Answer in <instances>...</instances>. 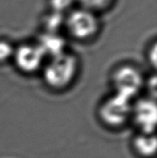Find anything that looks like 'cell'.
<instances>
[{
	"label": "cell",
	"instance_id": "cell-4",
	"mask_svg": "<svg viewBox=\"0 0 157 158\" xmlns=\"http://www.w3.org/2000/svg\"><path fill=\"white\" fill-rule=\"evenodd\" d=\"M131 119L143 134H154L157 121L155 100L151 97L133 103Z\"/></svg>",
	"mask_w": 157,
	"mask_h": 158
},
{
	"label": "cell",
	"instance_id": "cell-12",
	"mask_svg": "<svg viewBox=\"0 0 157 158\" xmlns=\"http://www.w3.org/2000/svg\"><path fill=\"white\" fill-rule=\"evenodd\" d=\"M151 80H149L147 82V88L149 92H151L153 94V98L155 99L156 97V77L153 76L152 78H150Z\"/></svg>",
	"mask_w": 157,
	"mask_h": 158
},
{
	"label": "cell",
	"instance_id": "cell-11",
	"mask_svg": "<svg viewBox=\"0 0 157 158\" xmlns=\"http://www.w3.org/2000/svg\"><path fill=\"white\" fill-rule=\"evenodd\" d=\"M73 0H52V4L56 10H64L69 6Z\"/></svg>",
	"mask_w": 157,
	"mask_h": 158
},
{
	"label": "cell",
	"instance_id": "cell-7",
	"mask_svg": "<svg viewBox=\"0 0 157 158\" xmlns=\"http://www.w3.org/2000/svg\"><path fill=\"white\" fill-rule=\"evenodd\" d=\"M133 147L137 155L141 157H154L156 153V138L155 134L139 133L133 140Z\"/></svg>",
	"mask_w": 157,
	"mask_h": 158
},
{
	"label": "cell",
	"instance_id": "cell-1",
	"mask_svg": "<svg viewBox=\"0 0 157 158\" xmlns=\"http://www.w3.org/2000/svg\"><path fill=\"white\" fill-rule=\"evenodd\" d=\"M42 70L44 81L49 87L63 90L74 82L79 70V63L74 55L64 52L49 58Z\"/></svg>",
	"mask_w": 157,
	"mask_h": 158
},
{
	"label": "cell",
	"instance_id": "cell-9",
	"mask_svg": "<svg viewBox=\"0 0 157 158\" xmlns=\"http://www.w3.org/2000/svg\"><path fill=\"white\" fill-rule=\"evenodd\" d=\"M13 46L10 42L5 41H0V64L6 63L10 59H12L14 53Z\"/></svg>",
	"mask_w": 157,
	"mask_h": 158
},
{
	"label": "cell",
	"instance_id": "cell-6",
	"mask_svg": "<svg viewBox=\"0 0 157 158\" xmlns=\"http://www.w3.org/2000/svg\"><path fill=\"white\" fill-rule=\"evenodd\" d=\"M67 28L74 38L85 40L93 36L97 31V21L87 10H76L67 20Z\"/></svg>",
	"mask_w": 157,
	"mask_h": 158
},
{
	"label": "cell",
	"instance_id": "cell-2",
	"mask_svg": "<svg viewBox=\"0 0 157 158\" xmlns=\"http://www.w3.org/2000/svg\"><path fill=\"white\" fill-rule=\"evenodd\" d=\"M132 107V100L114 93L103 101L98 114L106 125L119 128L131 120Z\"/></svg>",
	"mask_w": 157,
	"mask_h": 158
},
{
	"label": "cell",
	"instance_id": "cell-3",
	"mask_svg": "<svg viewBox=\"0 0 157 158\" xmlns=\"http://www.w3.org/2000/svg\"><path fill=\"white\" fill-rule=\"evenodd\" d=\"M114 93L132 100L144 86L143 74L133 65L125 64L117 69L112 76Z\"/></svg>",
	"mask_w": 157,
	"mask_h": 158
},
{
	"label": "cell",
	"instance_id": "cell-10",
	"mask_svg": "<svg viewBox=\"0 0 157 158\" xmlns=\"http://www.w3.org/2000/svg\"><path fill=\"white\" fill-rule=\"evenodd\" d=\"M84 6L91 10H99L108 4L110 0H80Z\"/></svg>",
	"mask_w": 157,
	"mask_h": 158
},
{
	"label": "cell",
	"instance_id": "cell-13",
	"mask_svg": "<svg viewBox=\"0 0 157 158\" xmlns=\"http://www.w3.org/2000/svg\"><path fill=\"white\" fill-rule=\"evenodd\" d=\"M156 46H153V48L151 51V54L149 57V59L151 60V64L155 67L156 65Z\"/></svg>",
	"mask_w": 157,
	"mask_h": 158
},
{
	"label": "cell",
	"instance_id": "cell-5",
	"mask_svg": "<svg viewBox=\"0 0 157 158\" xmlns=\"http://www.w3.org/2000/svg\"><path fill=\"white\" fill-rule=\"evenodd\" d=\"M45 58V54L38 45L28 44L15 49L13 57L17 69L25 74H33L42 69Z\"/></svg>",
	"mask_w": 157,
	"mask_h": 158
},
{
	"label": "cell",
	"instance_id": "cell-8",
	"mask_svg": "<svg viewBox=\"0 0 157 158\" xmlns=\"http://www.w3.org/2000/svg\"><path fill=\"white\" fill-rule=\"evenodd\" d=\"M38 46L45 54L46 58L48 56H49V58H53L65 52L64 40L60 36L56 35H48L43 36L41 39Z\"/></svg>",
	"mask_w": 157,
	"mask_h": 158
}]
</instances>
